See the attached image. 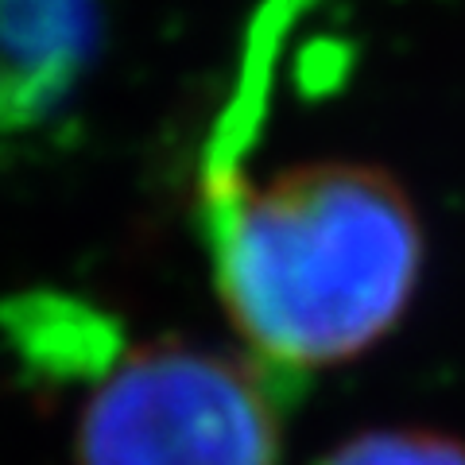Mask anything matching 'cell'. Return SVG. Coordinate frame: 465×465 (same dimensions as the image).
I'll return each instance as SVG.
<instances>
[{"mask_svg": "<svg viewBox=\"0 0 465 465\" xmlns=\"http://www.w3.org/2000/svg\"><path fill=\"white\" fill-rule=\"evenodd\" d=\"M318 465H465V439L442 430H365Z\"/></svg>", "mask_w": 465, "mask_h": 465, "instance_id": "5b68a950", "label": "cell"}, {"mask_svg": "<svg viewBox=\"0 0 465 465\" xmlns=\"http://www.w3.org/2000/svg\"><path fill=\"white\" fill-rule=\"evenodd\" d=\"M0 322L35 381H97L124 353L113 318L70 295H24Z\"/></svg>", "mask_w": 465, "mask_h": 465, "instance_id": "277c9868", "label": "cell"}, {"mask_svg": "<svg viewBox=\"0 0 465 465\" xmlns=\"http://www.w3.org/2000/svg\"><path fill=\"white\" fill-rule=\"evenodd\" d=\"M280 381L260 361L186 341L124 349L97 376L78 465H280Z\"/></svg>", "mask_w": 465, "mask_h": 465, "instance_id": "7a4b0ae2", "label": "cell"}, {"mask_svg": "<svg viewBox=\"0 0 465 465\" xmlns=\"http://www.w3.org/2000/svg\"><path fill=\"white\" fill-rule=\"evenodd\" d=\"M213 283L252 357L302 376L396 330L423 275V225L369 163H299L268 183L217 179L206 198Z\"/></svg>", "mask_w": 465, "mask_h": 465, "instance_id": "6da1fadb", "label": "cell"}, {"mask_svg": "<svg viewBox=\"0 0 465 465\" xmlns=\"http://www.w3.org/2000/svg\"><path fill=\"white\" fill-rule=\"evenodd\" d=\"M97 43V0H0V171L63 128Z\"/></svg>", "mask_w": 465, "mask_h": 465, "instance_id": "3957f363", "label": "cell"}]
</instances>
